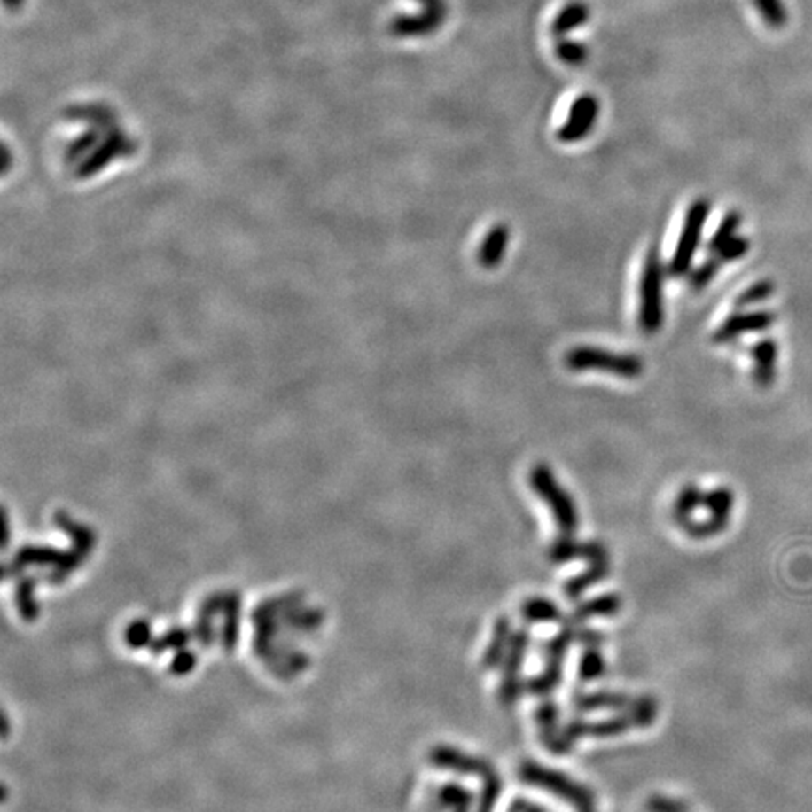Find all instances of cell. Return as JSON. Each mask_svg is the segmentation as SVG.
<instances>
[{
    "mask_svg": "<svg viewBox=\"0 0 812 812\" xmlns=\"http://www.w3.org/2000/svg\"><path fill=\"white\" fill-rule=\"evenodd\" d=\"M664 325V268L657 248L647 253L639 283V327L654 335Z\"/></svg>",
    "mask_w": 812,
    "mask_h": 812,
    "instance_id": "obj_1",
    "label": "cell"
},
{
    "mask_svg": "<svg viewBox=\"0 0 812 812\" xmlns=\"http://www.w3.org/2000/svg\"><path fill=\"white\" fill-rule=\"evenodd\" d=\"M565 365L570 371H604L621 379H637L644 372V362L634 354H619L592 347H577L566 352Z\"/></svg>",
    "mask_w": 812,
    "mask_h": 812,
    "instance_id": "obj_2",
    "label": "cell"
},
{
    "mask_svg": "<svg viewBox=\"0 0 812 812\" xmlns=\"http://www.w3.org/2000/svg\"><path fill=\"white\" fill-rule=\"evenodd\" d=\"M530 488L550 506L562 536H572L577 528V511L572 496L558 486L548 465H536L530 472Z\"/></svg>",
    "mask_w": 812,
    "mask_h": 812,
    "instance_id": "obj_3",
    "label": "cell"
},
{
    "mask_svg": "<svg viewBox=\"0 0 812 812\" xmlns=\"http://www.w3.org/2000/svg\"><path fill=\"white\" fill-rule=\"evenodd\" d=\"M709 209H711V203L706 198H698L696 201L691 203V207L689 211H686V216H684L675 253L674 256H671V262L668 265V273L671 277H684L691 271L694 254L701 241V231H704V226L707 223Z\"/></svg>",
    "mask_w": 812,
    "mask_h": 812,
    "instance_id": "obj_4",
    "label": "cell"
},
{
    "mask_svg": "<svg viewBox=\"0 0 812 812\" xmlns=\"http://www.w3.org/2000/svg\"><path fill=\"white\" fill-rule=\"evenodd\" d=\"M519 775L525 780V785L528 783V785L538 786V788H545L548 792L558 793L560 798L570 800L574 803L587 805L590 801V798H592V795L589 793V790H585L583 786L574 785L572 780H568L565 775L548 771V769H543V768H540V765H535V763L523 765Z\"/></svg>",
    "mask_w": 812,
    "mask_h": 812,
    "instance_id": "obj_5",
    "label": "cell"
},
{
    "mask_svg": "<svg viewBox=\"0 0 812 812\" xmlns=\"http://www.w3.org/2000/svg\"><path fill=\"white\" fill-rule=\"evenodd\" d=\"M598 113L600 104L592 95H583L580 98H575L568 112L566 122L558 129L557 137L565 144L582 142V139H585L590 134V130L595 129Z\"/></svg>",
    "mask_w": 812,
    "mask_h": 812,
    "instance_id": "obj_6",
    "label": "cell"
},
{
    "mask_svg": "<svg viewBox=\"0 0 812 812\" xmlns=\"http://www.w3.org/2000/svg\"><path fill=\"white\" fill-rule=\"evenodd\" d=\"M704 504H706V506L709 508V511H711L709 519H707L706 523L686 527V528H689V533H691V535L699 536V538L716 535L718 530H722V528H724V525L728 523V518H730L731 506H733L731 491L726 489V488L713 489L711 493H707V495L704 496Z\"/></svg>",
    "mask_w": 812,
    "mask_h": 812,
    "instance_id": "obj_7",
    "label": "cell"
},
{
    "mask_svg": "<svg viewBox=\"0 0 812 812\" xmlns=\"http://www.w3.org/2000/svg\"><path fill=\"white\" fill-rule=\"evenodd\" d=\"M527 644H528V636L525 632L511 636L510 659L506 662L504 681L501 684V694H498V696H501L503 704H510V701H513L515 698L521 694V683L518 679V671L521 668V659H523V652H525Z\"/></svg>",
    "mask_w": 812,
    "mask_h": 812,
    "instance_id": "obj_8",
    "label": "cell"
},
{
    "mask_svg": "<svg viewBox=\"0 0 812 812\" xmlns=\"http://www.w3.org/2000/svg\"><path fill=\"white\" fill-rule=\"evenodd\" d=\"M582 553L585 555V558L592 560V566H590V570L587 574L575 577V580H572L568 583L566 595L570 598L580 597L587 587L604 580V577L607 575L609 565H607V553L604 550V545H600V543H587L585 548H582Z\"/></svg>",
    "mask_w": 812,
    "mask_h": 812,
    "instance_id": "obj_9",
    "label": "cell"
},
{
    "mask_svg": "<svg viewBox=\"0 0 812 812\" xmlns=\"http://www.w3.org/2000/svg\"><path fill=\"white\" fill-rule=\"evenodd\" d=\"M773 322L771 312H753V315H731L713 335L714 342H728L743 333L765 330Z\"/></svg>",
    "mask_w": 812,
    "mask_h": 812,
    "instance_id": "obj_10",
    "label": "cell"
},
{
    "mask_svg": "<svg viewBox=\"0 0 812 812\" xmlns=\"http://www.w3.org/2000/svg\"><path fill=\"white\" fill-rule=\"evenodd\" d=\"M508 239H510V230L506 224H495L489 230V233L480 245V251H478V263L481 265V268L493 269L503 262V256L508 246Z\"/></svg>",
    "mask_w": 812,
    "mask_h": 812,
    "instance_id": "obj_11",
    "label": "cell"
},
{
    "mask_svg": "<svg viewBox=\"0 0 812 812\" xmlns=\"http://www.w3.org/2000/svg\"><path fill=\"white\" fill-rule=\"evenodd\" d=\"M434 761H439L441 765H444V769H454V771L465 773V775H481V777H486L491 771L489 763L481 761L478 758L468 756V754L465 756L459 751H449V748H441L439 754H436V751H434Z\"/></svg>",
    "mask_w": 812,
    "mask_h": 812,
    "instance_id": "obj_12",
    "label": "cell"
},
{
    "mask_svg": "<svg viewBox=\"0 0 812 812\" xmlns=\"http://www.w3.org/2000/svg\"><path fill=\"white\" fill-rule=\"evenodd\" d=\"M589 18H590L589 6L585 3H580V0H575V3L566 4L565 8L558 12V15H557L553 25H551V33H553V36L565 38V35L572 33V30H575L577 27L585 25L589 21Z\"/></svg>",
    "mask_w": 812,
    "mask_h": 812,
    "instance_id": "obj_13",
    "label": "cell"
},
{
    "mask_svg": "<svg viewBox=\"0 0 812 812\" xmlns=\"http://www.w3.org/2000/svg\"><path fill=\"white\" fill-rule=\"evenodd\" d=\"M510 622L506 617H501L495 622V637L486 652V657H483V668H495L501 662V659L504 657V647L510 645Z\"/></svg>",
    "mask_w": 812,
    "mask_h": 812,
    "instance_id": "obj_14",
    "label": "cell"
},
{
    "mask_svg": "<svg viewBox=\"0 0 812 812\" xmlns=\"http://www.w3.org/2000/svg\"><path fill=\"white\" fill-rule=\"evenodd\" d=\"M555 53L560 59V62H565L566 66H572V68L583 66L589 60V48L585 43L575 42V40L560 38L555 45Z\"/></svg>",
    "mask_w": 812,
    "mask_h": 812,
    "instance_id": "obj_15",
    "label": "cell"
},
{
    "mask_svg": "<svg viewBox=\"0 0 812 812\" xmlns=\"http://www.w3.org/2000/svg\"><path fill=\"white\" fill-rule=\"evenodd\" d=\"M739 224H741V216L739 213H728L724 216V221L721 223V226H718V230L714 231V236L711 238L709 245H707V251L711 254H716V253H721L722 251V246H726L733 238H736V233L739 230Z\"/></svg>",
    "mask_w": 812,
    "mask_h": 812,
    "instance_id": "obj_16",
    "label": "cell"
},
{
    "mask_svg": "<svg viewBox=\"0 0 812 812\" xmlns=\"http://www.w3.org/2000/svg\"><path fill=\"white\" fill-rule=\"evenodd\" d=\"M629 701L627 696L612 694V692H597V694H585L575 698V707L580 711H595V709H609L613 706H624Z\"/></svg>",
    "mask_w": 812,
    "mask_h": 812,
    "instance_id": "obj_17",
    "label": "cell"
},
{
    "mask_svg": "<svg viewBox=\"0 0 812 812\" xmlns=\"http://www.w3.org/2000/svg\"><path fill=\"white\" fill-rule=\"evenodd\" d=\"M756 357V380L760 384H769L773 365H775V345L773 340H761L754 347Z\"/></svg>",
    "mask_w": 812,
    "mask_h": 812,
    "instance_id": "obj_18",
    "label": "cell"
},
{
    "mask_svg": "<svg viewBox=\"0 0 812 812\" xmlns=\"http://www.w3.org/2000/svg\"><path fill=\"white\" fill-rule=\"evenodd\" d=\"M521 613H523V619L528 622H551V621L560 619L558 607L551 604L550 600H540V598H533V600L525 602L521 607Z\"/></svg>",
    "mask_w": 812,
    "mask_h": 812,
    "instance_id": "obj_19",
    "label": "cell"
},
{
    "mask_svg": "<svg viewBox=\"0 0 812 812\" xmlns=\"http://www.w3.org/2000/svg\"><path fill=\"white\" fill-rule=\"evenodd\" d=\"M704 496L706 495H701V491L696 488V486H686L681 495L677 496V503H675V518L681 521V523H689V518H691V513L704 503Z\"/></svg>",
    "mask_w": 812,
    "mask_h": 812,
    "instance_id": "obj_20",
    "label": "cell"
},
{
    "mask_svg": "<svg viewBox=\"0 0 812 812\" xmlns=\"http://www.w3.org/2000/svg\"><path fill=\"white\" fill-rule=\"evenodd\" d=\"M619 609V600L613 598V597H604V598H597V600H592L589 604H583L577 607V612H575V621H582L589 615H613L615 612Z\"/></svg>",
    "mask_w": 812,
    "mask_h": 812,
    "instance_id": "obj_21",
    "label": "cell"
},
{
    "mask_svg": "<svg viewBox=\"0 0 812 812\" xmlns=\"http://www.w3.org/2000/svg\"><path fill=\"white\" fill-rule=\"evenodd\" d=\"M598 647H589L580 662V677L582 681H595L604 674V659L597 651Z\"/></svg>",
    "mask_w": 812,
    "mask_h": 812,
    "instance_id": "obj_22",
    "label": "cell"
},
{
    "mask_svg": "<svg viewBox=\"0 0 812 812\" xmlns=\"http://www.w3.org/2000/svg\"><path fill=\"white\" fill-rule=\"evenodd\" d=\"M713 256H714V258H709L707 262L701 263L698 269L692 271V275H691V286H692L694 290L706 288V286L711 283V278L716 275L718 265H721V258H718L716 254H713Z\"/></svg>",
    "mask_w": 812,
    "mask_h": 812,
    "instance_id": "obj_23",
    "label": "cell"
},
{
    "mask_svg": "<svg viewBox=\"0 0 812 812\" xmlns=\"http://www.w3.org/2000/svg\"><path fill=\"white\" fill-rule=\"evenodd\" d=\"M483 778H486V783H483L480 812H491L493 807H495V801L498 800V793H501V780H498V777L493 773V769Z\"/></svg>",
    "mask_w": 812,
    "mask_h": 812,
    "instance_id": "obj_24",
    "label": "cell"
},
{
    "mask_svg": "<svg viewBox=\"0 0 812 812\" xmlns=\"http://www.w3.org/2000/svg\"><path fill=\"white\" fill-rule=\"evenodd\" d=\"M557 718H558V711H557V707L553 704L540 706L538 721H540V728H542V736L545 739H555L557 738V733H555Z\"/></svg>",
    "mask_w": 812,
    "mask_h": 812,
    "instance_id": "obj_25",
    "label": "cell"
},
{
    "mask_svg": "<svg viewBox=\"0 0 812 812\" xmlns=\"http://www.w3.org/2000/svg\"><path fill=\"white\" fill-rule=\"evenodd\" d=\"M582 553V548L577 545L572 536H562L558 542H555L553 550H551V558L557 562H565Z\"/></svg>",
    "mask_w": 812,
    "mask_h": 812,
    "instance_id": "obj_26",
    "label": "cell"
},
{
    "mask_svg": "<svg viewBox=\"0 0 812 812\" xmlns=\"http://www.w3.org/2000/svg\"><path fill=\"white\" fill-rule=\"evenodd\" d=\"M771 285L769 283H758L754 285L753 288H748L741 298L736 301L738 307H746V305H751V303H758L761 301L763 298H768V295L771 293Z\"/></svg>",
    "mask_w": 812,
    "mask_h": 812,
    "instance_id": "obj_27",
    "label": "cell"
},
{
    "mask_svg": "<svg viewBox=\"0 0 812 812\" xmlns=\"http://www.w3.org/2000/svg\"><path fill=\"white\" fill-rule=\"evenodd\" d=\"M748 251V241L745 238H733L726 246H722L721 253H716V256L721 258V262H730V260H738Z\"/></svg>",
    "mask_w": 812,
    "mask_h": 812,
    "instance_id": "obj_28",
    "label": "cell"
}]
</instances>
